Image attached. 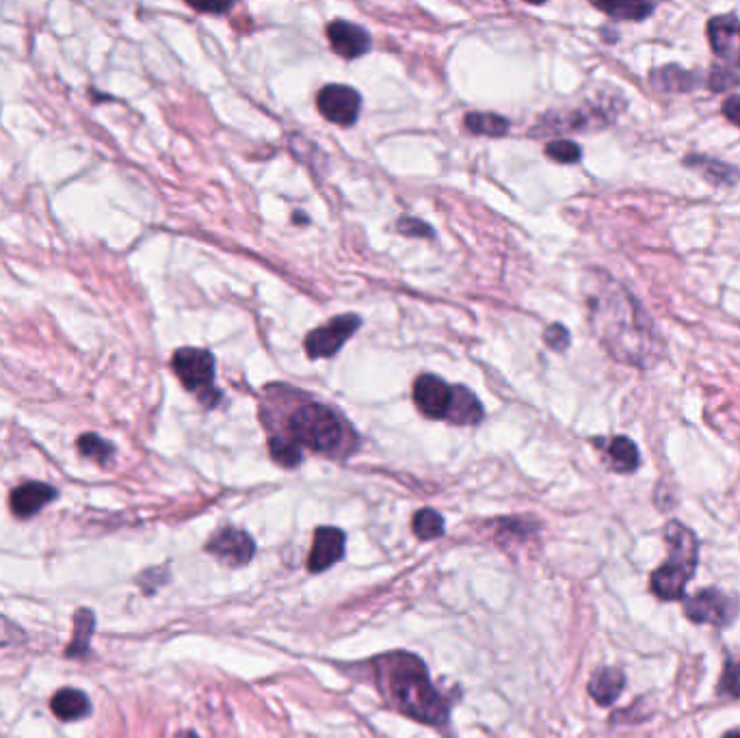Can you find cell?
Returning a JSON list of instances; mask_svg holds the SVG:
<instances>
[{"label":"cell","instance_id":"cell-10","mask_svg":"<svg viewBox=\"0 0 740 738\" xmlns=\"http://www.w3.org/2000/svg\"><path fill=\"white\" fill-rule=\"evenodd\" d=\"M453 401V388L438 375H420L414 384V403L427 418L440 420L448 416Z\"/></svg>","mask_w":740,"mask_h":738},{"label":"cell","instance_id":"cell-29","mask_svg":"<svg viewBox=\"0 0 740 738\" xmlns=\"http://www.w3.org/2000/svg\"><path fill=\"white\" fill-rule=\"evenodd\" d=\"M719 693L728 697H740V661H730L723 669V676L719 682Z\"/></svg>","mask_w":740,"mask_h":738},{"label":"cell","instance_id":"cell-32","mask_svg":"<svg viewBox=\"0 0 740 738\" xmlns=\"http://www.w3.org/2000/svg\"><path fill=\"white\" fill-rule=\"evenodd\" d=\"M399 232L407 236H427V239H433V230L427 226V223L420 219H412V217L399 221Z\"/></svg>","mask_w":740,"mask_h":738},{"label":"cell","instance_id":"cell-25","mask_svg":"<svg viewBox=\"0 0 740 738\" xmlns=\"http://www.w3.org/2000/svg\"><path fill=\"white\" fill-rule=\"evenodd\" d=\"M269 453L273 457V461H277V464L284 466V468H295L301 464V446L290 440V438H282V436H275L269 440Z\"/></svg>","mask_w":740,"mask_h":738},{"label":"cell","instance_id":"cell-3","mask_svg":"<svg viewBox=\"0 0 740 738\" xmlns=\"http://www.w3.org/2000/svg\"><path fill=\"white\" fill-rule=\"evenodd\" d=\"M290 440L323 455H342L349 448L351 433L334 410L321 403H306L288 420Z\"/></svg>","mask_w":740,"mask_h":738},{"label":"cell","instance_id":"cell-11","mask_svg":"<svg viewBox=\"0 0 740 738\" xmlns=\"http://www.w3.org/2000/svg\"><path fill=\"white\" fill-rule=\"evenodd\" d=\"M210 555L228 565H245L256 555V544L245 531L223 529L206 544Z\"/></svg>","mask_w":740,"mask_h":738},{"label":"cell","instance_id":"cell-18","mask_svg":"<svg viewBox=\"0 0 740 738\" xmlns=\"http://www.w3.org/2000/svg\"><path fill=\"white\" fill-rule=\"evenodd\" d=\"M650 81L654 89L658 91H667V94H673V91H676V94H684V91L697 89L702 76H699L697 72L682 70L680 65H665V68L652 72Z\"/></svg>","mask_w":740,"mask_h":738},{"label":"cell","instance_id":"cell-24","mask_svg":"<svg viewBox=\"0 0 740 738\" xmlns=\"http://www.w3.org/2000/svg\"><path fill=\"white\" fill-rule=\"evenodd\" d=\"M593 7L604 11L606 16L613 20H628V22H641L650 18L654 13L652 3H593Z\"/></svg>","mask_w":740,"mask_h":738},{"label":"cell","instance_id":"cell-27","mask_svg":"<svg viewBox=\"0 0 740 738\" xmlns=\"http://www.w3.org/2000/svg\"><path fill=\"white\" fill-rule=\"evenodd\" d=\"M546 154H548V158H552L554 163L572 165V163H578L580 161V156H583V150H580V146H578V143H574V141L557 139V141H550L548 143Z\"/></svg>","mask_w":740,"mask_h":738},{"label":"cell","instance_id":"cell-26","mask_svg":"<svg viewBox=\"0 0 740 738\" xmlns=\"http://www.w3.org/2000/svg\"><path fill=\"white\" fill-rule=\"evenodd\" d=\"M414 533L425 542L440 537L444 533V520L440 513L433 509H420L414 516Z\"/></svg>","mask_w":740,"mask_h":738},{"label":"cell","instance_id":"cell-30","mask_svg":"<svg viewBox=\"0 0 740 738\" xmlns=\"http://www.w3.org/2000/svg\"><path fill=\"white\" fill-rule=\"evenodd\" d=\"M544 340H546V345L552 351H565L567 347H570L572 336H570V332H567V329L563 325L554 323V325H550L546 329V332H544Z\"/></svg>","mask_w":740,"mask_h":738},{"label":"cell","instance_id":"cell-14","mask_svg":"<svg viewBox=\"0 0 740 738\" xmlns=\"http://www.w3.org/2000/svg\"><path fill=\"white\" fill-rule=\"evenodd\" d=\"M327 39L332 44L334 52L345 59H360L370 50V35L362 26L347 22V20H336L327 26Z\"/></svg>","mask_w":740,"mask_h":738},{"label":"cell","instance_id":"cell-19","mask_svg":"<svg viewBox=\"0 0 740 738\" xmlns=\"http://www.w3.org/2000/svg\"><path fill=\"white\" fill-rule=\"evenodd\" d=\"M50 708L61 721H78L91 713L89 697L78 689H61L50 700Z\"/></svg>","mask_w":740,"mask_h":738},{"label":"cell","instance_id":"cell-17","mask_svg":"<svg viewBox=\"0 0 740 738\" xmlns=\"http://www.w3.org/2000/svg\"><path fill=\"white\" fill-rule=\"evenodd\" d=\"M483 414L485 412H483L481 401L474 397L468 388L464 386L453 388V401H451V410H448L446 420H451L453 425L468 427V425H479L483 420Z\"/></svg>","mask_w":740,"mask_h":738},{"label":"cell","instance_id":"cell-35","mask_svg":"<svg viewBox=\"0 0 740 738\" xmlns=\"http://www.w3.org/2000/svg\"><path fill=\"white\" fill-rule=\"evenodd\" d=\"M723 738H740V730H734V732H728Z\"/></svg>","mask_w":740,"mask_h":738},{"label":"cell","instance_id":"cell-21","mask_svg":"<svg viewBox=\"0 0 740 738\" xmlns=\"http://www.w3.org/2000/svg\"><path fill=\"white\" fill-rule=\"evenodd\" d=\"M94 626L96 617L89 609H78L74 615V635L68 648H65V656L68 658H81L89 652L91 637H94Z\"/></svg>","mask_w":740,"mask_h":738},{"label":"cell","instance_id":"cell-12","mask_svg":"<svg viewBox=\"0 0 740 738\" xmlns=\"http://www.w3.org/2000/svg\"><path fill=\"white\" fill-rule=\"evenodd\" d=\"M57 490L48 483L42 481H29L18 485L16 490L9 494V507L11 513L20 520L33 518L42 511L46 505H50L52 500L57 498Z\"/></svg>","mask_w":740,"mask_h":738},{"label":"cell","instance_id":"cell-22","mask_svg":"<svg viewBox=\"0 0 740 738\" xmlns=\"http://www.w3.org/2000/svg\"><path fill=\"white\" fill-rule=\"evenodd\" d=\"M464 126L474 135L485 137H505L509 133V120L494 113H468Z\"/></svg>","mask_w":740,"mask_h":738},{"label":"cell","instance_id":"cell-4","mask_svg":"<svg viewBox=\"0 0 740 738\" xmlns=\"http://www.w3.org/2000/svg\"><path fill=\"white\" fill-rule=\"evenodd\" d=\"M665 539L669 546V557L665 565H660L652 574L650 585L656 598L660 600H682L686 585H689L697 568V537L684 524L669 522L665 529Z\"/></svg>","mask_w":740,"mask_h":738},{"label":"cell","instance_id":"cell-34","mask_svg":"<svg viewBox=\"0 0 740 738\" xmlns=\"http://www.w3.org/2000/svg\"><path fill=\"white\" fill-rule=\"evenodd\" d=\"M189 7H193L195 11H208V13H226L232 9L230 3H189Z\"/></svg>","mask_w":740,"mask_h":738},{"label":"cell","instance_id":"cell-33","mask_svg":"<svg viewBox=\"0 0 740 738\" xmlns=\"http://www.w3.org/2000/svg\"><path fill=\"white\" fill-rule=\"evenodd\" d=\"M721 111H723V115L728 117V120H730L734 126H738V128H740V96H730L728 100L723 102Z\"/></svg>","mask_w":740,"mask_h":738},{"label":"cell","instance_id":"cell-36","mask_svg":"<svg viewBox=\"0 0 740 738\" xmlns=\"http://www.w3.org/2000/svg\"><path fill=\"white\" fill-rule=\"evenodd\" d=\"M180 738H200V736H197L195 732H184Z\"/></svg>","mask_w":740,"mask_h":738},{"label":"cell","instance_id":"cell-2","mask_svg":"<svg viewBox=\"0 0 740 738\" xmlns=\"http://www.w3.org/2000/svg\"><path fill=\"white\" fill-rule=\"evenodd\" d=\"M379 693L390 706L416 721L440 726L448 719V704L433 687L425 663L407 652L381 654L373 661Z\"/></svg>","mask_w":740,"mask_h":738},{"label":"cell","instance_id":"cell-31","mask_svg":"<svg viewBox=\"0 0 740 738\" xmlns=\"http://www.w3.org/2000/svg\"><path fill=\"white\" fill-rule=\"evenodd\" d=\"M24 639V632L20 626L9 622L7 617L0 615V645H11V643H20Z\"/></svg>","mask_w":740,"mask_h":738},{"label":"cell","instance_id":"cell-16","mask_svg":"<svg viewBox=\"0 0 740 738\" xmlns=\"http://www.w3.org/2000/svg\"><path fill=\"white\" fill-rule=\"evenodd\" d=\"M626 676L621 669L602 667L589 680V695L600 706H611L617 702V697L624 691Z\"/></svg>","mask_w":740,"mask_h":738},{"label":"cell","instance_id":"cell-5","mask_svg":"<svg viewBox=\"0 0 740 738\" xmlns=\"http://www.w3.org/2000/svg\"><path fill=\"white\" fill-rule=\"evenodd\" d=\"M171 368H174L180 384L189 392H197V397L208 407H215L221 399V392L213 388L215 381V355L206 349L184 347L178 349L171 358Z\"/></svg>","mask_w":740,"mask_h":738},{"label":"cell","instance_id":"cell-8","mask_svg":"<svg viewBox=\"0 0 740 738\" xmlns=\"http://www.w3.org/2000/svg\"><path fill=\"white\" fill-rule=\"evenodd\" d=\"M316 107L327 122L353 126L362 111V96L349 85H327L316 96Z\"/></svg>","mask_w":740,"mask_h":738},{"label":"cell","instance_id":"cell-1","mask_svg":"<svg viewBox=\"0 0 740 738\" xmlns=\"http://www.w3.org/2000/svg\"><path fill=\"white\" fill-rule=\"evenodd\" d=\"M589 323L613 360L634 368H654L667 355V342L641 301L609 273L585 275Z\"/></svg>","mask_w":740,"mask_h":738},{"label":"cell","instance_id":"cell-6","mask_svg":"<svg viewBox=\"0 0 740 738\" xmlns=\"http://www.w3.org/2000/svg\"><path fill=\"white\" fill-rule=\"evenodd\" d=\"M684 613L695 624L725 628L736 619L738 602L719 589H702L684 602Z\"/></svg>","mask_w":740,"mask_h":738},{"label":"cell","instance_id":"cell-15","mask_svg":"<svg viewBox=\"0 0 740 738\" xmlns=\"http://www.w3.org/2000/svg\"><path fill=\"white\" fill-rule=\"evenodd\" d=\"M684 165L695 169L697 174H702L712 187H734V184L740 180V171L725 163L719 161V158L704 156V154H689L684 158Z\"/></svg>","mask_w":740,"mask_h":738},{"label":"cell","instance_id":"cell-28","mask_svg":"<svg viewBox=\"0 0 740 738\" xmlns=\"http://www.w3.org/2000/svg\"><path fill=\"white\" fill-rule=\"evenodd\" d=\"M740 85V76L725 68V65H712V72L708 74V87L712 91H717V94H721V91H728V89H734Z\"/></svg>","mask_w":740,"mask_h":738},{"label":"cell","instance_id":"cell-7","mask_svg":"<svg viewBox=\"0 0 740 738\" xmlns=\"http://www.w3.org/2000/svg\"><path fill=\"white\" fill-rule=\"evenodd\" d=\"M362 325V319L355 314H342L338 319H332L329 323L312 329L306 336V353L312 360L319 358H332L336 355L342 345L358 332Z\"/></svg>","mask_w":740,"mask_h":738},{"label":"cell","instance_id":"cell-23","mask_svg":"<svg viewBox=\"0 0 740 738\" xmlns=\"http://www.w3.org/2000/svg\"><path fill=\"white\" fill-rule=\"evenodd\" d=\"M76 448L83 457L98 461L102 466L111 464V459L115 457V446L102 436H96V433H83V436L76 440Z\"/></svg>","mask_w":740,"mask_h":738},{"label":"cell","instance_id":"cell-9","mask_svg":"<svg viewBox=\"0 0 740 738\" xmlns=\"http://www.w3.org/2000/svg\"><path fill=\"white\" fill-rule=\"evenodd\" d=\"M706 33L712 52L725 65H732V68L740 70V20L734 13L712 18L706 26Z\"/></svg>","mask_w":740,"mask_h":738},{"label":"cell","instance_id":"cell-20","mask_svg":"<svg viewBox=\"0 0 740 738\" xmlns=\"http://www.w3.org/2000/svg\"><path fill=\"white\" fill-rule=\"evenodd\" d=\"M604 453H606V459H609L611 468L621 474H630L641 464L637 444L626 436H617V438H611L609 442H604Z\"/></svg>","mask_w":740,"mask_h":738},{"label":"cell","instance_id":"cell-13","mask_svg":"<svg viewBox=\"0 0 740 738\" xmlns=\"http://www.w3.org/2000/svg\"><path fill=\"white\" fill-rule=\"evenodd\" d=\"M345 555V533L334 526H321L314 533L308 568L310 572H325Z\"/></svg>","mask_w":740,"mask_h":738}]
</instances>
